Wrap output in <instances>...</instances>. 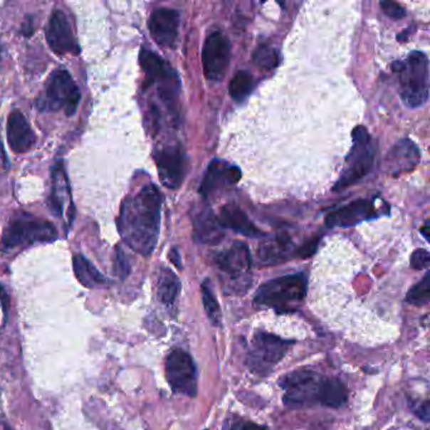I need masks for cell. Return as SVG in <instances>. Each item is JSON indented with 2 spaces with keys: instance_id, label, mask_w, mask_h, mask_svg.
I'll use <instances>...</instances> for the list:
<instances>
[{
  "instance_id": "cell-1",
  "label": "cell",
  "mask_w": 430,
  "mask_h": 430,
  "mask_svg": "<svg viewBox=\"0 0 430 430\" xmlns=\"http://www.w3.org/2000/svg\"><path fill=\"white\" fill-rule=\"evenodd\" d=\"M163 197L154 184H147L122 204L117 230L135 253L150 256L154 251L160 230Z\"/></svg>"
},
{
  "instance_id": "cell-2",
  "label": "cell",
  "mask_w": 430,
  "mask_h": 430,
  "mask_svg": "<svg viewBox=\"0 0 430 430\" xmlns=\"http://www.w3.org/2000/svg\"><path fill=\"white\" fill-rule=\"evenodd\" d=\"M392 70L397 75L404 104L411 109L424 105L429 98V61L426 55L421 51H414L404 61L394 62Z\"/></svg>"
},
{
  "instance_id": "cell-3",
  "label": "cell",
  "mask_w": 430,
  "mask_h": 430,
  "mask_svg": "<svg viewBox=\"0 0 430 430\" xmlns=\"http://www.w3.org/2000/svg\"><path fill=\"white\" fill-rule=\"evenodd\" d=\"M376 150L377 145L366 127H355L352 132V147L345 162L342 174L333 186V191L341 192L367 176L375 162Z\"/></svg>"
},
{
  "instance_id": "cell-4",
  "label": "cell",
  "mask_w": 430,
  "mask_h": 430,
  "mask_svg": "<svg viewBox=\"0 0 430 430\" xmlns=\"http://www.w3.org/2000/svg\"><path fill=\"white\" fill-rule=\"evenodd\" d=\"M139 61L145 73L144 86L150 88L157 85L160 100L172 112H176L177 101L181 93V81L176 70L160 56L145 47L140 51Z\"/></svg>"
},
{
  "instance_id": "cell-5",
  "label": "cell",
  "mask_w": 430,
  "mask_h": 430,
  "mask_svg": "<svg viewBox=\"0 0 430 430\" xmlns=\"http://www.w3.org/2000/svg\"><path fill=\"white\" fill-rule=\"evenodd\" d=\"M307 294V278L304 274L280 276L266 281L255 294L254 303L265 308L290 310L303 300Z\"/></svg>"
},
{
  "instance_id": "cell-6",
  "label": "cell",
  "mask_w": 430,
  "mask_h": 430,
  "mask_svg": "<svg viewBox=\"0 0 430 430\" xmlns=\"http://www.w3.org/2000/svg\"><path fill=\"white\" fill-rule=\"evenodd\" d=\"M57 237V230L51 222L23 212L8 224L1 237V248L11 250L36 243H52Z\"/></svg>"
},
{
  "instance_id": "cell-7",
  "label": "cell",
  "mask_w": 430,
  "mask_h": 430,
  "mask_svg": "<svg viewBox=\"0 0 430 430\" xmlns=\"http://www.w3.org/2000/svg\"><path fill=\"white\" fill-rule=\"evenodd\" d=\"M215 263L225 276V290L229 294H243L251 284V255L248 245L235 241L225 251L216 255Z\"/></svg>"
},
{
  "instance_id": "cell-8",
  "label": "cell",
  "mask_w": 430,
  "mask_h": 430,
  "mask_svg": "<svg viewBox=\"0 0 430 430\" xmlns=\"http://www.w3.org/2000/svg\"><path fill=\"white\" fill-rule=\"evenodd\" d=\"M325 377L312 369H297L284 376L279 387L285 392L283 402L290 409H302L320 404Z\"/></svg>"
},
{
  "instance_id": "cell-9",
  "label": "cell",
  "mask_w": 430,
  "mask_h": 430,
  "mask_svg": "<svg viewBox=\"0 0 430 430\" xmlns=\"http://www.w3.org/2000/svg\"><path fill=\"white\" fill-rule=\"evenodd\" d=\"M294 342L266 332H258L248 348V369L259 376H266L284 359Z\"/></svg>"
},
{
  "instance_id": "cell-10",
  "label": "cell",
  "mask_w": 430,
  "mask_h": 430,
  "mask_svg": "<svg viewBox=\"0 0 430 430\" xmlns=\"http://www.w3.org/2000/svg\"><path fill=\"white\" fill-rule=\"evenodd\" d=\"M81 94L78 85L66 70H57L52 73L42 98L37 100V108L41 111L63 110L66 115L76 112Z\"/></svg>"
},
{
  "instance_id": "cell-11",
  "label": "cell",
  "mask_w": 430,
  "mask_h": 430,
  "mask_svg": "<svg viewBox=\"0 0 430 430\" xmlns=\"http://www.w3.org/2000/svg\"><path fill=\"white\" fill-rule=\"evenodd\" d=\"M166 377L176 394L189 397L197 395V367L192 357L181 348L167 356Z\"/></svg>"
},
{
  "instance_id": "cell-12",
  "label": "cell",
  "mask_w": 430,
  "mask_h": 430,
  "mask_svg": "<svg viewBox=\"0 0 430 430\" xmlns=\"http://www.w3.org/2000/svg\"><path fill=\"white\" fill-rule=\"evenodd\" d=\"M231 60V44L222 32L209 34L202 50L204 78L210 81H221L225 78Z\"/></svg>"
},
{
  "instance_id": "cell-13",
  "label": "cell",
  "mask_w": 430,
  "mask_h": 430,
  "mask_svg": "<svg viewBox=\"0 0 430 430\" xmlns=\"http://www.w3.org/2000/svg\"><path fill=\"white\" fill-rule=\"evenodd\" d=\"M160 182L169 189L182 186L187 173V154L179 144L167 145L154 153Z\"/></svg>"
},
{
  "instance_id": "cell-14",
  "label": "cell",
  "mask_w": 430,
  "mask_h": 430,
  "mask_svg": "<svg viewBox=\"0 0 430 430\" xmlns=\"http://www.w3.org/2000/svg\"><path fill=\"white\" fill-rule=\"evenodd\" d=\"M241 179V171L238 167L232 166L225 160L214 159L206 171L204 181L199 186V192L204 199H209L219 191L227 189Z\"/></svg>"
},
{
  "instance_id": "cell-15",
  "label": "cell",
  "mask_w": 430,
  "mask_h": 430,
  "mask_svg": "<svg viewBox=\"0 0 430 430\" xmlns=\"http://www.w3.org/2000/svg\"><path fill=\"white\" fill-rule=\"evenodd\" d=\"M47 43L57 55H78V47L76 39L72 33L71 26L68 23L66 14L62 11H55L52 13L50 22L46 29Z\"/></svg>"
},
{
  "instance_id": "cell-16",
  "label": "cell",
  "mask_w": 430,
  "mask_h": 430,
  "mask_svg": "<svg viewBox=\"0 0 430 430\" xmlns=\"http://www.w3.org/2000/svg\"><path fill=\"white\" fill-rule=\"evenodd\" d=\"M375 202L371 199H361L337 209L325 216V225L328 227H350L364 221L379 217Z\"/></svg>"
},
{
  "instance_id": "cell-17",
  "label": "cell",
  "mask_w": 430,
  "mask_h": 430,
  "mask_svg": "<svg viewBox=\"0 0 430 430\" xmlns=\"http://www.w3.org/2000/svg\"><path fill=\"white\" fill-rule=\"evenodd\" d=\"M179 11L169 8H159L150 18V36L160 47H173L179 29Z\"/></svg>"
},
{
  "instance_id": "cell-18",
  "label": "cell",
  "mask_w": 430,
  "mask_h": 430,
  "mask_svg": "<svg viewBox=\"0 0 430 430\" xmlns=\"http://www.w3.org/2000/svg\"><path fill=\"white\" fill-rule=\"evenodd\" d=\"M420 158L421 155L418 145L410 139H403L389 150L385 164L390 174L399 176L402 173L413 171L419 164Z\"/></svg>"
},
{
  "instance_id": "cell-19",
  "label": "cell",
  "mask_w": 430,
  "mask_h": 430,
  "mask_svg": "<svg viewBox=\"0 0 430 430\" xmlns=\"http://www.w3.org/2000/svg\"><path fill=\"white\" fill-rule=\"evenodd\" d=\"M6 138L14 153H27L33 148L36 134L21 111H13L8 117Z\"/></svg>"
},
{
  "instance_id": "cell-20",
  "label": "cell",
  "mask_w": 430,
  "mask_h": 430,
  "mask_svg": "<svg viewBox=\"0 0 430 430\" xmlns=\"http://www.w3.org/2000/svg\"><path fill=\"white\" fill-rule=\"evenodd\" d=\"M194 235L197 243L204 245H217L224 240V227L221 226L220 221L210 207L206 206L196 212L194 217Z\"/></svg>"
},
{
  "instance_id": "cell-21",
  "label": "cell",
  "mask_w": 430,
  "mask_h": 430,
  "mask_svg": "<svg viewBox=\"0 0 430 430\" xmlns=\"http://www.w3.org/2000/svg\"><path fill=\"white\" fill-rule=\"evenodd\" d=\"M219 221L224 229L241 234L243 236L251 237V238L266 237V234L261 231L259 227L255 226L248 215L237 204H225L221 209Z\"/></svg>"
},
{
  "instance_id": "cell-22",
  "label": "cell",
  "mask_w": 430,
  "mask_h": 430,
  "mask_svg": "<svg viewBox=\"0 0 430 430\" xmlns=\"http://www.w3.org/2000/svg\"><path fill=\"white\" fill-rule=\"evenodd\" d=\"M258 256L263 264H280L283 261L298 256V248H294L292 238L287 234H278L276 238L263 243L258 248Z\"/></svg>"
},
{
  "instance_id": "cell-23",
  "label": "cell",
  "mask_w": 430,
  "mask_h": 430,
  "mask_svg": "<svg viewBox=\"0 0 430 430\" xmlns=\"http://www.w3.org/2000/svg\"><path fill=\"white\" fill-rule=\"evenodd\" d=\"M65 197L71 199L70 186H68V181H67L66 174L63 171V166L61 163H58L53 169V187H52V194H51L50 206L53 214L61 219L65 216L66 206L68 211L73 215V204L71 202H67Z\"/></svg>"
},
{
  "instance_id": "cell-24",
  "label": "cell",
  "mask_w": 430,
  "mask_h": 430,
  "mask_svg": "<svg viewBox=\"0 0 430 430\" xmlns=\"http://www.w3.org/2000/svg\"><path fill=\"white\" fill-rule=\"evenodd\" d=\"M72 264H73L75 276L83 287L91 289V288L103 287L108 283L105 276H103L83 255H75Z\"/></svg>"
},
{
  "instance_id": "cell-25",
  "label": "cell",
  "mask_w": 430,
  "mask_h": 430,
  "mask_svg": "<svg viewBox=\"0 0 430 430\" xmlns=\"http://www.w3.org/2000/svg\"><path fill=\"white\" fill-rule=\"evenodd\" d=\"M181 290V281L173 271L163 268L160 269L157 283V294L160 303L167 307H172L176 302L177 297Z\"/></svg>"
},
{
  "instance_id": "cell-26",
  "label": "cell",
  "mask_w": 430,
  "mask_h": 430,
  "mask_svg": "<svg viewBox=\"0 0 430 430\" xmlns=\"http://www.w3.org/2000/svg\"><path fill=\"white\" fill-rule=\"evenodd\" d=\"M347 389L343 385L342 381L325 377L320 392V405L327 408H340L347 402Z\"/></svg>"
},
{
  "instance_id": "cell-27",
  "label": "cell",
  "mask_w": 430,
  "mask_h": 430,
  "mask_svg": "<svg viewBox=\"0 0 430 430\" xmlns=\"http://www.w3.org/2000/svg\"><path fill=\"white\" fill-rule=\"evenodd\" d=\"M255 88V78L250 72L238 71L231 78L229 85V93L232 99L237 103H243L248 99V95Z\"/></svg>"
},
{
  "instance_id": "cell-28",
  "label": "cell",
  "mask_w": 430,
  "mask_h": 430,
  "mask_svg": "<svg viewBox=\"0 0 430 430\" xmlns=\"http://www.w3.org/2000/svg\"><path fill=\"white\" fill-rule=\"evenodd\" d=\"M201 292H202L204 310H206V315L209 317V320L215 327H221V325H222V313H221L220 304L216 299L209 279H206L202 283Z\"/></svg>"
},
{
  "instance_id": "cell-29",
  "label": "cell",
  "mask_w": 430,
  "mask_h": 430,
  "mask_svg": "<svg viewBox=\"0 0 430 430\" xmlns=\"http://www.w3.org/2000/svg\"><path fill=\"white\" fill-rule=\"evenodd\" d=\"M253 61L259 68L271 71L279 65V52L269 44H260L253 53Z\"/></svg>"
},
{
  "instance_id": "cell-30",
  "label": "cell",
  "mask_w": 430,
  "mask_h": 430,
  "mask_svg": "<svg viewBox=\"0 0 430 430\" xmlns=\"http://www.w3.org/2000/svg\"><path fill=\"white\" fill-rule=\"evenodd\" d=\"M430 300V274L429 271L425 273L423 279L414 285L408 294H407V302L416 307H423L429 303Z\"/></svg>"
},
{
  "instance_id": "cell-31",
  "label": "cell",
  "mask_w": 430,
  "mask_h": 430,
  "mask_svg": "<svg viewBox=\"0 0 430 430\" xmlns=\"http://www.w3.org/2000/svg\"><path fill=\"white\" fill-rule=\"evenodd\" d=\"M430 255L428 250L425 248H418L415 250L411 258H410V265L415 271H423L429 266Z\"/></svg>"
},
{
  "instance_id": "cell-32",
  "label": "cell",
  "mask_w": 430,
  "mask_h": 430,
  "mask_svg": "<svg viewBox=\"0 0 430 430\" xmlns=\"http://www.w3.org/2000/svg\"><path fill=\"white\" fill-rule=\"evenodd\" d=\"M380 6L387 17H390L392 19L400 21V19H403L407 16V11L400 4L395 3V1H389V0L387 1H381Z\"/></svg>"
},
{
  "instance_id": "cell-33",
  "label": "cell",
  "mask_w": 430,
  "mask_h": 430,
  "mask_svg": "<svg viewBox=\"0 0 430 430\" xmlns=\"http://www.w3.org/2000/svg\"><path fill=\"white\" fill-rule=\"evenodd\" d=\"M115 271L120 279H125L130 274V264L129 260L120 248H116Z\"/></svg>"
},
{
  "instance_id": "cell-34",
  "label": "cell",
  "mask_w": 430,
  "mask_h": 430,
  "mask_svg": "<svg viewBox=\"0 0 430 430\" xmlns=\"http://www.w3.org/2000/svg\"><path fill=\"white\" fill-rule=\"evenodd\" d=\"M8 307H9V297L6 294V289L0 285V328H3L6 325Z\"/></svg>"
},
{
  "instance_id": "cell-35",
  "label": "cell",
  "mask_w": 430,
  "mask_h": 430,
  "mask_svg": "<svg viewBox=\"0 0 430 430\" xmlns=\"http://www.w3.org/2000/svg\"><path fill=\"white\" fill-rule=\"evenodd\" d=\"M411 410H413V413L415 414L420 420H423L425 423L429 421L430 407L428 400H425L423 403L414 404V405H411Z\"/></svg>"
},
{
  "instance_id": "cell-36",
  "label": "cell",
  "mask_w": 430,
  "mask_h": 430,
  "mask_svg": "<svg viewBox=\"0 0 430 430\" xmlns=\"http://www.w3.org/2000/svg\"><path fill=\"white\" fill-rule=\"evenodd\" d=\"M230 430H269L264 425L256 424L248 420H237Z\"/></svg>"
},
{
  "instance_id": "cell-37",
  "label": "cell",
  "mask_w": 430,
  "mask_h": 430,
  "mask_svg": "<svg viewBox=\"0 0 430 430\" xmlns=\"http://www.w3.org/2000/svg\"><path fill=\"white\" fill-rule=\"evenodd\" d=\"M22 34L24 37H31L33 34V18L28 16L22 24Z\"/></svg>"
},
{
  "instance_id": "cell-38",
  "label": "cell",
  "mask_w": 430,
  "mask_h": 430,
  "mask_svg": "<svg viewBox=\"0 0 430 430\" xmlns=\"http://www.w3.org/2000/svg\"><path fill=\"white\" fill-rule=\"evenodd\" d=\"M169 260L173 264L176 265V268H178L179 271L182 269V259H181V255H179V251L177 248H172L171 253H169Z\"/></svg>"
},
{
  "instance_id": "cell-39",
  "label": "cell",
  "mask_w": 430,
  "mask_h": 430,
  "mask_svg": "<svg viewBox=\"0 0 430 430\" xmlns=\"http://www.w3.org/2000/svg\"><path fill=\"white\" fill-rule=\"evenodd\" d=\"M420 232H421V234H423V236H424L425 238L429 241V222H426V224L424 225V227H421V229H420Z\"/></svg>"
},
{
  "instance_id": "cell-40",
  "label": "cell",
  "mask_w": 430,
  "mask_h": 430,
  "mask_svg": "<svg viewBox=\"0 0 430 430\" xmlns=\"http://www.w3.org/2000/svg\"><path fill=\"white\" fill-rule=\"evenodd\" d=\"M1 60H3V50L0 47V67H1Z\"/></svg>"
},
{
  "instance_id": "cell-41",
  "label": "cell",
  "mask_w": 430,
  "mask_h": 430,
  "mask_svg": "<svg viewBox=\"0 0 430 430\" xmlns=\"http://www.w3.org/2000/svg\"><path fill=\"white\" fill-rule=\"evenodd\" d=\"M4 430H14L13 429V428H11V426H9V425H4Z\"/></svg>"
},
{
  "instance_id": "cell-42",
  "label": "cell",
  "mask_w": 430,
  "mask_h": 430,
  "mask_svg": "<svg viewBox=\"0 0 430 430\" xmlns=\"http://www.w3.org/2000/svg\"><path fill=\"white\" fill-rule=\"evenodd\" d=\"M204 430H207V429H204Z\"/></svg>"
}]
</instances>
